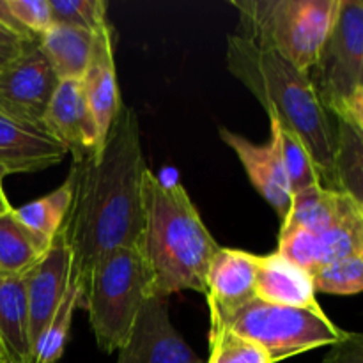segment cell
Segmentation results:
<instances>
[{
	"mask_svg": "<svg viewBox=\"0 0 363 363\" xmlns=\"http://www.w3.org/2000/svg\"><path fill=\"white\" fill-rule=\"evenodd\" d=\"M145 170L138 117L131 106L123 105L101 151L71 167L74 191L62 230L71 250V284L80 296L103 255L121 247H138Z\"/></svg>",
	"mask_w": 363,
	"mask_h": 363,
	"instance_id": "cell-1",
	"label": "cell"
},
{
	"mask_svg": "<svg viewBox=\"0 0 363 363\" xmlns=\"http://www.w3.org/2000/svg\"><path fill=\"white\" fill-rule=\"evenodd\" d=\"M142 225L138 248L147 269L149 294L167 300L181 291L206 294L209 266L220 247L184 186L145 170L142 179Z\"/></svg>",
	"mask_w": 363,
	"mask_h": 363,
	"instance_id": "cell-2",
	"label": "cell"
},
{
	"mask_svg": "<svg viewBox=\"0 0 363 363\" xmlns=\"http://www.w3.org/2000/svg\"><path fill=\"white\" fill-rule=\"evenodd\" d=\"M225 62L230 74L261 103L269 123L293 131L303 142L321 174L323 186L332 188L335 124L308 73L238 34L227 38Z\"/></svg>",
	"mask_w": 363,
	"mask_h": 363,
	"instance_id": "cell-3",
	"label": "cell"
},
{
	"mask_svg": "<svg viewBox=\"0 0 363 363\" xmlns=\"http://www.w3.org/2000/svg\"><path fill=\"white\" fill-rule=\"evenodd\" d=\"M340 0H240L243 39L272 50L303 73L314 67L337 18Z\"/></svg>",
	"mask_w": 363,
	"mask_h": 363,
	"instance_id": "cell-4",
	"label": "cell"
},
{
	"mask_svg": "<svg viewBox=\"0 0 363 363\" xmlns=\"http://www.w3.org/2000/svg\"><path fill=\"white\" fill-rule=\"evenodd\" d=\"M149 296L147 269L138 247L116 248L96 262L82 291L80 307L89 312L96 342L105 353L130 344Z\"/></svg>",
	"mask_w": 363,
	"mask_h": 363,
	"instance_id": "cell-5",
	"label": "cell"
},
{
	"mask_svg": "<svg viewBox=\"0 0 363 363\" xmlns=\"http://www.w3.org/2000/svg\"><path fill=\"white\" fill-rule=\"evenodd\" d=\"M209 321L261 346L273 363L323 346H333L347 333L340 330L323 308L307 311L280 307L257 298L229 314L209 315Z\"/></svg>",
	"mask_w": 363,
	"mask_h": 363,
	"instance_id": "cell-6",
	"label": "cell"
},
{
	"mask_svg": "<svg viewBox=\"0 0 363 363\" xmlns=\"http://www.w3.org/2000/svg\"><path fill=\"white\" fill-rule=\"evenodd\" d=\"M308 78L330 113L363 87V0H340L332 30Z\"/></svg>",
	"mask_w": 363,
	"mask_h": 363,
	"instance_id": "cell-7",
	"label": "cell"
},
{
	"mask_svg": "<svg viewBox=\"0 0 363 363\" xmlns=\"http://www.w3.org/2000/svg\"><path fill=\"white\" fill-rule=\"evenodd\" d=\"M57 85L59 78L38 41L23 43L18 55L0 69V113L20 123L43 126Z\"/></svg>",
	"mask_w": 363,
	"mask_h": 363,
	"instance_id": "cell-8",
	"label": "cell"
},
{
	"mask_svg": "<svg viewBox=\"0 0 363 363\" xmlns=\"http://www.w3.org/2000/svg\"><path fill=\"white\" fill-rule=\"evenodd\" d=\"M69 284L71 250L67 247L64 230L60 229L45 257L25 275L32 360H34V347L48 328L60 301L66 296Z\"/></svg>",
	"mask_w": 363,
	"mask_h": 363,
	"instance_id": "cell-9",
	"label": "cell"
},
{
	"mask_svg": "<svg viewBox=\"0 0 363 363\" xmlns=\"http://www.w3.org/2000/svg\"><path fill=\"white\" fill-rule=\"evenodd\" d=\"M43 126L80 163L101 151L98 130L85 99L82 80H60L46 108Z\"/></svg>",
	"mask_w": 363,
	"mask_h": 363,
	"instance_id": "cell-10",
	"label": "cell"
},
{
	"mask_svg": "<svg viewBox=\"0 0 363 363\" xmlns=\"http://www.w3.org/2000/svg\"><path fill=\"white\" fill-rule=\"evenodd\" d=\"M82 87L98 130L99 145L103 149L106 137L123 108L113 59V30L108 21L94 30V45L87 69L82 77Z\"/></svg>",
	"mask_w": 363,
	"mask_h": 363,
	"instance_id": "cell-11",
	"label": "cell"
},
{
	"mask_svg": "<svg viewBox=\"0 0 363 363\" xmlns=\"http://www.w3.org/2000/svg\"><path fill=\"white\" fill-rule=\"evenodd\" d=\"M126 347L133 363H204L174 328L167 300L158 296L145 300Z\"/></svg>",
	"mask_w": 363,
	"mask_h": 363,
	"instance_id": "cell-12",
	"label": "cell"
},
{
	"mask_svg": "<svg viewBox=\"0 0 363 363\" xmlns=\"http://www.w3.org/2000/svg\"><path fill=\"white\" fill-rule=\"evenodd\" d=\"M67 156L45 126L20 123L0 113V169L9 174L46 170Z\"/></svg>",
	"mask_w": 363,
	"mask_h": 363,
	"instance_id": "cell-13",
	"label": "cell"
},
{
	"mask_svg": "<svg viewBox=\"0 0 363 363\" xmlns=\"http://www.w3.org/2000/svg\"><path fill=\"white\" fill-rule=\"evenodd\" d=\"M220 137L236 152L252 186L275 209L280 220L286 218L293 201V191L272 138L264 144H254L247 137L227 128H220Z\"/></svg>",
	"mask_w": 363,
	"mask_h": 363,
	"instance_id": "cell-14",
	"label": "cell"
},
{
	"mask_svg": "<svg viewBox=\"0 0 363 363\" xmlns=\"http://www.w3.org/2000/svg\"><path fill=\"white\" fill-rule=\"evenodd\" d=\"M259 255L236 248H220L206 279L209 315H223L255 298Z\"/></svg>",
	"mask_w": 363,
	"mask_h": 363,
	"instance_id": "cell-15",
	"label": "cell"
},
{
	"mask_svg": "<svg viewBox=\"0 0 363 363\" xmlns=\"http://www.w3.org/2000/svg\"><path fill=\"white\" fill-rule=\"evenodd\" d=\"M255 298L280 307L321 311L312 277L279 252L259 255Z\"/></svg>",
	"mask_w": 363,
	"mask_h": 363,
	"instance_id": "cell-16",
	"label": "cell"
},
{
	"mask_svg": "<svg viewBox=\"0 0 363 363\" xmlns=\"http://www.w3.org/2000/svg\"><path fill=\"white\" fill-rule=\"evenodd\" d=\"M0 339L9 363H34L25 275L0 273Z\"/></svg>",
	"mask_w": 363,
	"mask_h": 363,
	"instance_id": "cell-17",
	"label": "cell"
},
{
	"mask_svg": "<svg viewBox=\"0 0 363 363\" xmlns=\"http://www.w3.org/2000/svg\"><path fill=\"white\" fill-rule=\"evenodd\" d=\"M357 206V202L342 191L315 184L293 195L291 208L280 229H301L321 234L332 229Z\"/></svg>",
	"mask_w": 363,
	"mask_h": 363,
	"instance_id": "cell-18",
	"label": "cell"
},
{
	"mask_svg": "<svg viewBox=\"0 0 363 363\" xmlns=\"http://www.w3.org/2000/svg\"><path fill=\"white\" fill-rule=\"evenodd\" d=\"M94 32L52 23L38 39V46L60 80H82L91 59Z\"/></svg>",
	"mask_w": 363,
	"mask_h": 363,
	"instance_id": "cell-19",
	"label": "cell"
},
{
	"mask_svg": "<svg viewBox=\"0 0 363 363\" xmlns=\"http://www.w3.org/2000/svg\"><path fill=\"white\" fill-rule=\"evenodd\" d=\"M335 119L332 188L346 194L363 209V135L344 119Z\"/></svg>",
	"mask_w": 363,
	"mask_h": 363,
	"instance_id": "cell-20",
	"label": "cell"
},
{
	"mask_svg": "<svg viewBox=\"0 0 363 363\" xmlns=\"http://www.w3.org/2000/svg\"><path fill=\"white\" fill-rule=\"evenodd\" d=\"M73 191L74 176L69 170L66 181L57 190L14 209L13 213L21 225L27 227L39 240L52 245L66 223L67 213H69L71 202H73Z\"/></svg>",
	"mask_w": 363,
	"mask_h": 363,
	"instance_id": "cell-21",
	"label": "cell"
},
{
	"mask_svg": "<svg viewBox=\"0 0 363 363\" xmlns=\"http://www.w3.org/2000/svg\"><path fill=\"white\" fill-rule=\"evenodd\" d=\"M50 247L52 245L21 225L14 213L0 216V273L27 275L45 257Z\"/></svg>",
	"mask_w": 363,
	"mask_h": 363,
	"instance_id": "cell-22",
	"label": "cell"
},
{
	"mask_svg": "<svg viewBox=\"0 0 363 363\" xmlns=\"http://www.w3.org/2000/svg\"><path fill=\"white\" fill-rule=\"evenodd\" d=\"M269 128H272L269 138L273 140L277 152H279L280 163H282V169L286 172L287 181H289L293 195L315 186V184H323L321 174H319L318 167H315L314 160H312L311 152L307 151L303 142L293 131L286 130L280 124L269 123Z\"/></svg>",
	"mask_w": 363,
	"mask_h": 363,
	"instance_id": "cell-23",
	"label": "cell"
},
{
	"mask_svg": "<svg viewBox=\"0 0 363 363\" xmlns=\"http://www.w3.org/2000/svg\"><path fill=\"white\" fill-rule=\"evenodd\" d=\"M77 307H80V293L73 284H69L66 296L62 298L48 328L34 347V363H57L60 360Z\"/></svg>",
	"mask_w": 363,
	"mask_h": 363,
	"instance_id": "cell-24",
	"label": "cell"
},
{
	"mask_svg": "<svg viewBox=\"0 0 363 363\" xmlns=\"http://www.w3.org/2000/svg\"><path fill=\"white\" fill-rule=\"evenodd\" d=\"M208 363H273L269 354L252 340L220 325L209 326Z\"/></svg>",
	"mask_w": 363,
	"mask_h": 363,
	"instance_id": "cell-25",
	"label": "cell"
},
{
	"mask_svg": "<svg viewBox=\"0 0 363 363\" xmlns=\"http://www.w3.org/2000/svg\"><path fill=\"white\" fill-rule=\"evenodd\" d=\"M315 293L351 296L363 293V254L350 255L323 266L312 275Z\"/></svg>",
	"mask_w": 363,
	"mask_h": 363,
	"instance_id": "cell-26",
	"label": "cell"
},
{
	"mask_svg": "<svg viewBox=\"0 0 363 363\" xmlns=\"http://www.w3.org/2000/svg\"><path fill=\"white\" fill-rule=\"evenodd\" d=\"M52 23L67 25L94 32L99 25L106 23V2L103 0H50Z\"/></svg>",
	"mask_w": 363,
	"mask_h": 363,
	"instance_id": "cell-27",
	"label": "cell"
},
{
	"mask_svg": "<svg viewBox=\"0 0 363 363\" xmlns=\"http://www.w3.org/2000/svg\"><path fill=\"white\" fill-rule=\"evenodd\" d=\"M7 7L20 27L35 41L52 25L50 0H7Z\"/></svg>",
	"mask_w": 363,
	"mask_h": 363,
	"instance_id": "cell-28",
	"label": "cell"
},
{
	"mask_svg": "<svg viewBox=\"0 0 363 363\" xmlns=\"http://www.w3.org/2000/svg\"><path fill=\"white\" fill-rule=\"evenodd\" d=\"M321 363H363V332H347L342 340L330 346Z\"/></svg>",
	"mask_w": 363,
	"mask_h": 363,
	"instance_id": "cell-29",
	"label": "cell"
},
{
	"mask_svg": "<svg viewBox=\"0 0 363 363\" xmlns=\"http://www.w3.org/2000/svg\"><path fill=\"white\" fill-rule=\"evenodd\" d=\"M333 117L344 119L351 126L357 128L363 135V87L357 89L347 99H344L332 113Z\"/></svg>",
	"mask_w": 363,
	"mask_h": 363,
	"instance_id": "cell-30",
	"label": "cell"
},
{
	"mask_svg": "<svg viewBox=\"0 0 363 363\" xmlns=\"http://www.w3.org/2000/svg\"><path fill=\"white\" fill-rule=\"evenodd\" d=\"M27 43V41H23ZM23 43H16V45H0V69L9 62L13 57L18 55V52L21 50Z\"/></svg>",
	"mask_w": 363,
	"mask_h": 363,
	"instance_id": "cell-31",
	"label": "cell"
},
{
	"mask_svg": "<svg viewBox=\"0 0 363 363\" xmlns=\"http://www.w3.org/2000/svg\"><path fill=\"white\" fill-rule=\"evenodd\" d=\"M16 43H23V39H20L9 28L0 23V45H16Z\"/></svg>",
	"mask_w": 363,
	"mask_h": 363,
	"instance_id": "cell-32",
	"label": "cell"
},
{
	"mask_svg": "<svg viewBox=\"0 0 363 363\" xmlns=\"http://www.w3.org/2000/svg\"><path fill=\"white\" fill-rule=\"evenodd\" d=\"M13 206H11L9 199H7L6 191H4V186H2V179H0V216H6L9 215V213H13Z\"/></svg>",
	"mask_w": 363,
	"mask_h": 363,
	"instance_id": "cell-33",
	"label": "cell"
},
{
	"mask_svg": "<svg viewBox=\"0 0 363 363\" xmlns=\"http://www.w3.org/2000/svg\"><path fill=\"white\" fill-rule=\"evenodd\" d=\"M117 363H133L131 362V354H130V350H128V347H124V350L119 351Z\"/></svg>",
	"mask_w": 363,
	"mask_h": 363,
	"instance_id": "cell-34",
	"label": "cell"
},
{
	"mask_svg": "<svg viewBox=\"0 0 363 363\" xmlns=\"http://www.w3.org/2000/svg\"><path fill=\"white\" fill-rule=\"evenodd\" d=\"M0 363H9L7 362V354H6V350H4L2 339H0Z\"/></svg>",
	"mask_w": 363,
	"mask_h": 363,
	"instance_id": "cell-35",
	"label": "cell"
},
{
	"mask_svg": "<svg viewBox=\"0 0 363 363\" xmlns=\"http://www.w3.org/2000/svg\"><path fill=\"white\" fill-rule=\"evenodd\" d=\"M7 176V174L6 172H4V170L2 169H0V179H4V177H6Z\"/></svg>",
	"mask_w": 363,
	"mask_h": 363,
	"instance_id": "cell-36",
	"label": "cell"
}]
</instances>
